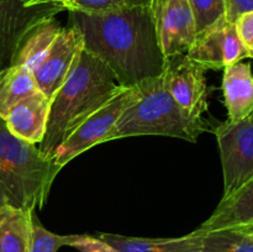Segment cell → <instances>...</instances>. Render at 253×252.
Returning a JSON list of instances; mask_svg holds the SVG:
<instances>
[{
    "label": "cell",
    "mask_w": 253,
    "mask_h": 252,
    "mask_svg": "<svg viewBox=\"0 0 253 252\" xmlns=\"http://www.w3.org/2000/svg\"><path fill=\"white\" fill-rule=\"evenodd\" d=\"M69 25L81 32L84 49L110 68L119 85L132 88L162 76L161 49L150 5L105 12L68 11Z\"/></svg>",
    "instance_id": "obj_1"
},
{
    "label": "cell",
    "mask_w": 253,
    "mask_h": 252,
    "mask_svg": "<svg viewBox=\"0 0 253 252\" xmlns=\"http://www.w3.org/2000/svg\"><path fill=\"white\" fill-rule=\"evenodd\" d=\"M123 89L110 68L83 49L76 68L51 99L46 132L39 143L40 152L53 158L62 142Z\"/></svg>",
    "instance_id": "obj_2"
},
{
    "label": "cell",
    "mask_w": 253,
    "mask_h": 252,
    "mask_svg": "<svg viewBox=\"0 0 253 252\" xmlns=\"http://www.w3.org/2000/svg\"><path fill=\"white\" fill-rule=\"evenodd\" d=\"M137 95L121 113L106 141L131 136H168L197 142L208 130L203 118L192 116L172 98L162 76L136 85Z\"/></svg>",
    "instance_id": "obj_3"
},
{
    "label": "cell",
    "mask_w": 253,
    "mask_h": 252,
    "mask_svg": "<svg viewBox=\"0 0 253 252\" xmlns=\"http://www.w3.org/2000/svg\"><path fill=\"white\" fill-rule=\"evenodd\" d=\"M59 170L39 146L12 135L0 116V185L9 205L42 209Z\"/></svg>",
    "instance_id": "obj_4"
},
{
    "label": "cell",
    "mask_w": 253,
    "mask_h": 252,
    "mask_svg": "<svg viewBox=\"0 0 253 252\" xmlns=\"http://www.w3.org/2000/svg\"><path fill=\"white\" fill-rule=\"evenodd\" d=\"M219 145L226 198L253 177V114L241 121L226 120L214 127Z\"/></svg>",
    "instance_id": "obj_5"
},
{
    "label": "cell",
    "mask_w": 253,
    "mask_h": 252,
    "mask_svg": "<svg viewBox=\"0 0 253 252\" xmlns=\"http://www.w3.org/2000/svg\"><path fill=\"white\" fill-rule=\"evenodd\" d=\"M136 86L124 88L110 101L85 119L57 148L52 158L54 165L62 169L77 156L82 155L93 146L105 142L106 135L110 132L121 113L136 98Z\"/></svg>",
    "instance_id": "obj_6"
},
{
    "label": "cell",
    "mask_w": 253,
    "mask_h": 252,
    "mask_svg": "<svg viewBox=\"0 0 253 252\" xmlns=\"http://www.w3.org/2000/svg\"><path fill=\"white\" fill-rule=\"evenodd\" d=\"M207 71L187 54H175L166 59L162 73L168 93L189 115L197 118H202L208 110Z\"/></svg>",
    "instance_id": "obj_7"
},
{
    "label": "cell",
    "mask_w": 253,
    "mask_h": 252,
    "mask_svg": "<svg viewBox=\"0 0 253 252\" xmlns=\"http://www.w3.org/2000/svg\"><path fill=\"white\" fill-rule=\"evenodd\" d=\"M150 9L161 49L166 58L187 54L197 37V26L188 0H151Z\"/></svg>",
    "instance_id": "obj_8"
},
{
    "label": "cell",
    "mask_w": 253,
    "mask_h": 252,
    "mask_svg": "<svg viewBox=\"0 0 253 252\" xmlns=\"http://www.w3.org/2000/svg\"><path fill=\"white\" fill-rule=\"evenodd\" d=\"M83 49L81 32L72 26L62 27L51 48L32 72L37 89L47 98H53L76 68Z\"/></svg>",
    "instance_id": "obj_9"
},
{
    "label": "cell",
    "mask_w": 253,
    "mask_h": 252,
    "mask_svg": "<svg viewBox=\"0 0 253 252\" xmlns=\"http://www.w3.org/2000/svg\"><path fill=\"white\" fill-rule=\"evenodd\" d=\"M187 56L207 69H225L249 58L234 22L221 19L197 34Z\"/></svg>",
    "instance_id": "obj_10"
},
{
    "label": "cell",
    "mask_w": 253,
    "mask_h": 252,
    "mask_svg": "<svg viewBox=\"0 0 253 252\" xmlns=\"http://www.w3.org/2000/svg\"><path fill=\"white\" fill-rule=\"evenodd\" d=\"M53 15L40 17L22 32L12 51L10 66H21L35 71L62 30Z\"/></svg>",
    "instance_id": "obj_11"
},
{
    "label": "cell",
    "mask_w": 253,
    "mask_h": 252,
    "mask_svg": "<svg viewBox=\"0 0 253 252\" xmlns=\"http://www.w3.org/2000/svg\"><path fill=\"white\" fill-rule=\"evenodd\" d=\"M51 99L40 90L15 105L4 119L12 135L34 145L43 140Z\"/></svg>",
    "instance_id": "obj_12"
},
{
    "label": "cell",
    "mask_w": 253,
    "mask_h": 252,
    "mask_svg": "<svg viewBox=\"0 0 253 252\" xmlns=\"http://www.w3.org/2000/svg\"><path fill=\"white\" fill-rule=\"evenodd\" d=\"M222 93L227 120L236 123L253 114V73L251 64L237 63L226 67L222 77Z\"/></svg>",
    "instance_id": "obj_13"
},
{
    "label": "cell",
    "mask_w": 253,
    "mask_h": 252,
    "mask_svg": "<svg viewBox=\"0 0 253 252\" xmlns=\"http://www.w3.org/2000/svg\"><path fill=\"white\" fill-rule=\"evenodd\" d=\"M100 240L116 252H202V234L194 230L180 237L148 239L100 232Z\"/></svg>",
    "instance_id": "obj_14"
},
{
    "label": "cell",
    "mask_w": 253,
    "mask_h": 252,
    "mask_svg": "<svg viewBox=\"0 0 253 252\" xmlns=\"http://www.w3.org/2000/svg\"><path fill=\"white\" fill-rule=\"evenodd\" d=\"M251 225H253V177L231 195L221 198L214 212L197 230L205 232Z\"/></svg>",
    "instance_id": "obj_15"
},
{
    "label": "cell",
    "mask_w": 253,
    "mask_h": 252,
    "mask_svg": "<svg viewBox=\"0 0 253 252\" xmlns=\"http://www.w3.org/2000/svg\"><path fill=\"white\" fill-rule=\"evenodd\" d=\"M35 209L7 205L0 211V252H29Z\"/></svg>",
    "instance_id": "obj_16"
},
{
    "label": "cell",
    "mask_w": 253,
    "mask_h": 252,
    "mask_svg": "<svg viewBox=\"0 0 253 252\" xmlns=\"http://www.w3.org/2000/svg\"><path fill=\"white\" fill-rule=\"evenodd\" d=\"M39 90L31 71L21 66H7L0 71V116L6 118L15 105Z\"/></svg>",
    "instance_id": "obj_17"
},
{
    "label": "cell",
    "mask_w": 253,
    "mask_h": 252,
    "mask_svg": "<svg viewBox=\"0 0 253 252\" xmlns=\"http://www.w3.org/2000/svg\"><path fill=\"white\" fill-rule=\"evenodd\" d=\"M199 232L202 252H253V225Z\"/></svg>",
    "instance_id": "obj_18"
},
{
    "label": "cell",
    "mask_w": 253,
    "mask_h": 252,
    "mask_svg": "<svg viewBox=\"0 0 253 252\" xmlns=\"http://www.w3.org/2000/svg\"><path fill=\"white\" fill-rule=\"evenodd\" d=\"M151 0H54L51 9L54 11H81V12H105L124 7L150 5Z\"/></svg>",
    "instance_id": "obj_19"
},
{
    "label": "cell",
    "mask_w": 253,
    "mask_h": 252,
    "mask_svg": "<svg viewBox=\"0 0 253 252\" xmlns=\"http://www.w3.org/2000/svg\"><path fill=\"white\" fill-rule=\"evenodd\" d=\"M79 235H58L42 226L36 210L32 212L29 252H57L63 246H72Z\"/></svg>",
    "instance_id": "obj_20"
},
{
    "label": "cell",
    "mask_w": 253,
    "mask_h": 252,
    "mask_svg": "<svg viewBox=\"0 0 253 252\" xmlns=\"http://www.w3.org/2000/svg\"><path fill=\"white\" fill-rule=\"evenodd\" d=\"M193 10L197 34L225 17L224 0H188Z\"/></svg>",
    "instance_id": "obj_21"
},
{
    "label": "cell",
    "mask_w": 253,
    "mask_h": 252,
    "mask_svg": "<svg viewBox=\"0 0 253 252\" xmlns=\"http://www.w3.org/2000/svg\"><path fill=\"white\" fill-rule=\"evenodd\" d=\"M237 35L247 52V57L253 58V10L240 15L234 22Z\"/></svg>",
    "instance_id": "obj_22"
},
{
    "label": "cell",
    "mask_w": 253,
    "mask_h": 252,
    "mask_svg": "<svg viewBox=\"0 0 253 252\" xmlns=\"http://www.w3.org/2000/svg\"><path fill=\"white\" fill-rule=\"evenodd\" d=\"M71 247H74L81 252H116L103 240L90 235H79Z\"/></svg>",
    "instance_id": "obj_23"
},
{
    "label": "cell",
    "mask_w": 253,
    "mask_h": 252,
    "mask_svg": "<svg viewBox=\"0 0 253 252\" xmlns=\"http://www.w3.org/2000/svg\"><path fill=\"white\" fill-rule=\"evenodd\" d=\"M225 19L235 22L240 15L253 10V0H224Z\"/></svg>",
    "instance_id": "obj_24"
},
{
    "label": "cell",
    "mask_w": 253,
    "mask_h": 252,
    "mask_svg": "<svg viewBox=\"0 0 253 252\" xmlns=\"http://www.w3.org/2000/svg\"><path fill=\"white\" fill-rule=\"evenodd\" d=\"M53 1L54 0H21V4L26 9H40V7L51 9V5Z\"/></svg>",
    "instance_id": "obj_25"
},
{
    "label": "cell",
    "mask_w": 253,
    "mask_h": 252,
    "mask_svg": "<svg viewBox=\"0 0 253 252\" xmlns=\"http://www.w3.org/2000/svg\"><path fill=\"white\" fill-rule=\"evenodd\" d=\"M9 205V202H7V198L6 195H5V192L2 190L1 185H0V210L4 209L5 207H7Z\"/></svg>",
    "instance_id": "obj_26"
},
{
    "label": "cell",
    "mask_w": 253,
    "mask_h": 252,
    "mask_svg": "<svg viewBox=\"0 0 253 252\" xmlns=\"http://www.w3.org/2000/svg\"><path fill=\"white\" fill-rule=\"evenodd\" d=\"M0 211H1V210H0Z\"/></svg>",
    "instance_id": "obj_27"
}]
</instances>
